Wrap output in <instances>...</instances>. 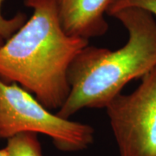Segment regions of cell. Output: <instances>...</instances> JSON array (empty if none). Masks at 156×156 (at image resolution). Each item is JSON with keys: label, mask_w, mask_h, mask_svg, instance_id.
<instances>
[{"label": "cell", "mask_w": 156, "mask_h": 156, "mask_svg": "<svg viewBox=\"0 0 156 156\" xmlns=\"http://www.w3.org/2000/svg\"><path fill=\"white\" fill-rule=\"evenodd\" d=\"M24 5L32 15L0 47V79L58 111L70 91L69 69L89 40L64 31L55 0H24Z\"/></svg>", "instance_id": "cell-1"}, {"label": "cell", "mask_w": 156, "mask_h": 156, "mask_svg": "<svg viewBox=\"0 0 156 156\" xmlns=\"http://www.w3.org/2000/svg\"><path fill=\"white\" fill-rule=\"evenodd\" d=\"M5 39H3V38H2V37H0V47H1L2 45L4 44V43H5Z\"/></svg>", "instance_id": "cell-10"}, {"label": "cell", "mask_w": 156, "mask_h": 156, "mask_svg": "<svg viewBox=\"0 0 156 156\" xmlns=\"http://www.w3.org/2000/svg\"><path fill=\"white\" fill-rule=\"evenodd\" d=\"M4 0H0V37L3 39L10 38L23 23L26 22V17L18 13L11 18H6L2 14V3Z\"/></svg>", "instance_id": "cell-8"}, {"label": "cell", "mask_w": 156, "mask_h": 156, "mask_svg": "<svg viewBox=\"0 0 156 156\" xmlns=\"http://www.w3.org/2000/svg\"><path fill=\"white\" fill-rule=\"evenodd\" d=\"M62 27L72 37L89 40L108 30L105 14L113 0H55Z\"/></svg>", "instance_id": "cell-5"}, {"label": "cell", "mask_w": 156, "mask_h": 156, "mask_svg": "<svg viewBox=\"0 0 156 156\" xmlns=\"http://www.w3.org/2000/svg\"><path fill=\"white\" fill-rule=\"evenodd\" d=\"M140 80L105 108L120 156H156V67Z\"/></svg>", "instance_id": "cell-4"}, {"label": "cell", "mask_w": 156, "mask_h": 156, "mask_svg": "<svg viewBox=\"0 0 156 156\" xmlns=\"http://www.w3.org/2000/svg\"><path fill=\"white\" fill-rule=\"evenodd\" d=\"M111 17L127 30V43L115 50L89 44L76 56L68 72L69 95L56 112L59 116L69 119L83 108H105L127 84L156 67L155 17L134 7Z\"/></svg>", "instance_id": "cell-2"}, {"label": "cell", "mask_w": 156, "mask_h": 156, "mask_svg": "<svg viewBox=\"0 0 156 156\" xmlns=\"http://www.w3.org/2000/svg\"><path fill=\"white\" fill-rule=\"evenodd\" d=\"M24 132L49 136L62 152H78L93 143L95 130L52 113L18 84L0 79V139Z\"/></svg>", "instance_id": "cell-3"}, {"label": "cell", "mask_w": 156, "mask_h": 156, "mask_svg": "<svg viewBox=\"0 0 156 156\" xmlns=\"http://www.w3.org/2000/svg\"><path fill=\"white\" fill-rule=\"evenodd\" d=\"M130 7L145 10L156 17V0H113L107 15L111 16L115 11Z\"/></svg>", "instance_id": "cell-7"}, {"label": "cell", "mask_w": 156, "mask_h": 156, "mask_svg": "<svg viewBox=\"0 0 156 156\" xmlns=\"http://www.w3.org/2000/svg\"><path fill=\"white\" fill-rule=\"evenodd\" d=\"M6 149L10 156H43L37 134L24 132L7 139Z\"/></svg>", "instance_id": "cell-6"}, {"label": "cell", "mask_w": 156, "mask_h": 156, "mask_svg": "<svg viewBox=\"0 0 156 156\" xmlns=\"http://www.w3.org/2000/svg\"><path fill=\"white\" fill-rule=\"evenodd\" d=\"M0 156H10L9 152L6 149V147L0 149Z\"/></svg>", "instance_id": "cell-9"}]
</instances>
